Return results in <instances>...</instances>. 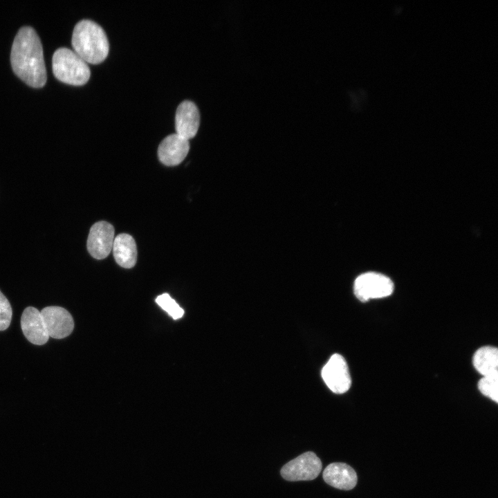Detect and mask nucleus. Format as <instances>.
Returning a JSON list of instances; mask_svg holds the SVG:
<instances>
[{"label": "nucleus", "mask_w": 498, "mask_h": 498, "mask_svg": "<svg viewBox=\"0 0 498 498\" xmlns=\"http://www.w3.org/2000/svg\"><path fill=\"white\" fill-rule=\"evenodd\" d=\"M322 377L330 390L335 394L345 393L351 385L347 362L338 353L331 356L324 366Z\"/></svg>", "instance_id": "obj_6"}, {"label": "nucleus", "mask_w": 498, "mask_h": 498, "mask_svg": "<svg viewBox=\"0 0 498 498\" xmlns=\"http://www.w3.org/2000/svg\"><path fill=\"white\" fill-rule=\"evenodd\" d=\"M190 149L189 140L177 133L165 137L158 148L160 161L167 166L180 164L186 157Z\"/></svg>", "instance_id": "obj_9"}, {"label": "nucleus", "mask_w": 498, "mask_h": 498, "mask_svg": "<svg viewBox=\"0 0 498 498\" xmlns=\"http://www.w3.org/2000/svg\"><path fill=\"white\" fill-rule=\"evenodd\" d=\"M156 302L174 320L180 319L184 315V310L168 293L158 296Z\"/></svg>", "instance_id": "obj_16"}, {"label": "nucleus", "mask_w": 498, "mask_h": 498, "mask_svg": "<svg viewBox=\"0 0 498 498\" xmlns=\"http://www.w3.org/2000/svg\"><path fill=\"white\" fill-rule=\"evenodd\" d=\"M480 392L494 400L498 402V371L483 376L478 382Z\"/></svg>", "instance_id": "obj_15"}, {"label": "nucleus", "mask_w": 498, "mask_h": 498, "mask_svg": "<svg viewBox=\"0 0 498 498\" xmlns=\"http://www.w3.org/2000/svg\"><path fill=\"white\" fill-rule=\"evenodd\" d=\"M394 283L388 277L378 273L369 272L359 275L355 280L353 290L356 297L365 302L371 299L389 296L394 291Z\"/></svg>", "instance_id": "obj_4"}, {"label": "nucleus", "mask_w": 498, "mask_h": 498, "mask_svg": "<svg viewBox=\"0 0 498 498\" xmlns=\"http://www.w3.org/2000/svg\"><path fill=\"white\" fill-rule=\"evenodd\" d=\"M21 327L24 335L31 343L42 345L49 338L41 313L36 308L28 306L21 317Z\"/></svg>", "instance_id": "obj_11"}, {"label": "nucleus", "mask_w": 498, "mask_h": 498, "mask_svg": "<svg viewBox=\"0 0 498 498\" xmlns=\"http://www.w3.org/2000/svg\"><path fill=\"white\" fill-rule=\"evenodd\" d=\"M200 124V115L196 105L184 100L177 107L175 128L178 135L189 140L195 136Z\"/></svg>", "instance_id": "obj_10"}, {"label": "nucleus", "mask_w": 498, "mask_h": 498, "mask_svg": "<svg viewBox=\"0 0 498 498\" xmlns=\"http://www.w3.org/2000/svg\"><path fill=\"white\" fill-rule=\"evenodd\" d=\"M52 68L58 80L74 86L86 84L91 75L86 62L74 50L67 48H59L55 50L53 55Z\"/></svg>", "instance_id": "obj_3"}, {"label": "nucleus", "mask_w": 498, "mask_h": 498, "mask_svg": "<svg viewBox=\"0 0 498 498\" xmlns=\"http://www.w3.org/2000/svg\"><path fill=\"white\" fill-rule=\"evenodd\" d=\"M116 261L122 267L130 268L137 260V248L133 238L128 234H120L113 241L112 247Z\"/></svg>", "instance_id": "obj_13"}, {"label": "nucleus", "mask_w": 498, "mask_h": 498, "mask_svg": "<svg viewBox=\"0 0 498 498\" xmlns=\"http://www.w3.org/2000/svg\"><path fill=\"white\" fill-rule=\"evenodd\" d=\"M324 481L340 490L353 489L358 481L356 471L344 463H332L326 466L322 473Z\"/></svg>", "instance_id": "obj_12"}, {"label": "nucleus", "mask_w": 498, "mask_h": 498, "mask_svg": "<svg viewBox=\"0 0 498 498\" xmlns=\"http://www.w3.org/2000/svg\"><path fill=\"white\" fill-rule=\"evenodd\" d=\"M12 308L8 299L0 291V331L8 328L12 319Z\"/></svg>", "instance_id": "obj_17"}, {"label": "nucleus", "mask_w": 498, "mask_h": 498, "mask_svg": "<svg viewBox=\"0 0 498 498\" xmlns=\"http://www.w3.org/2000/svg\"><path fill=\"white\" fill-rule=\"evenodd\" d=\"M40 313L49 338L62 339L72 333L74 328L73 319L65 308L51 306L45 307Z\"/></svg>", "instance_id": "obj_8"}, {"label": "nucleus", "mask_w": 498, "mask_h": 498, "mask_svg": "<svg viewBox=\"0 0 498 498\" xmlns=\"http://www.w3.org/2000/svg\"><path fill=\"white\" fill-rule=\"evenodd\" d=\"M472 364L483 376L498 371V350L496 347L485 346L474 354Z\"/></svg>", "instance_id": "obj_14"}, {"label": "nucleus", "mask_w": 498, "mask_h": 498, "mask_svg": "<svg viewBox=\"0 0 498 498\" xmlns=\"http://www.w3.org/2000/svg\"><path fill=\"white\" fill-rule=\"evenodd\" d=\"M74 51L86 62L99 64L107 56L109 44L103 28L89 19H82L75 26L72 39Z\"/></svg>", "instance_id": "obj_2"}, {"label": "nucleus", "mask_w": 498, "mask_h": 498, "mask_svg": "<svg viewBox=\"0 0 498 498\" xmlns=\"http://www.w3.org/2000/svg\"><path fill=\"white\" fill-rule=\"evenodd\" d=\"M10 63L15 73L26 84L41 88L47 75L43 48L36 31L30 26L21 27L11 48Z\"/></svg>", "instance_id": "obj_1"}, {"label": "nucleus", "mask_w": 498, "mask_h": 498, "mask_svg": "<svg viewBox=\"0 0 498 498\" xmlns=\"http://www.w3.org/2000/svg\"><path fill=\"white\" fill-rule=\"evenodd\" d=\"M321 470V460L314 452L309 451L286 463L280 473L288 481H310L315 479Z\"/></svg>", "instance_id": "obj_5"}, {"label": "nucleus", "mask_w": 498, "mask_h": 498, "mask_svg": "<svg viewBox=\"0 0 498 498\" xmlns=\"http://www.w3.org/2000/svg\"><path fill=\"white\" fill-rule=\"evenodd\" d=\"M114 228L107 221H98L90 229L87 239V249L97 259L107 257L111 252L114 241Z\"/></svg>", "instance_id": "obj_7"}]
</instances>
